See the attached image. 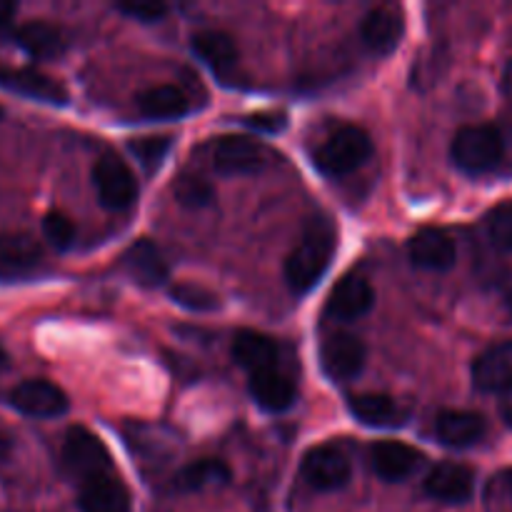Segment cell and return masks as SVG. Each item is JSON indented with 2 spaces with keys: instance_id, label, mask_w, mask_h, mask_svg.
<instances>
[{
  "instance_id": "obj_31",
  "label": "cell",
  "mask_w": 512,
  "mask_h": 512,
  "mask_svg": "<svg viewBox=\"0 0 512 512\" xmlns=\"http://www.w3.org/2000/svg\"><path fill=\"white\" fill-rule=\"evenodd\" d=\"M488 233L495 248L503 250V253H512V200L498 205L488 215Z\"/></svg>"
},
{
  "instance_id": "obj_40",
  "label": "cell",
  "mask_w": 512,
  "mask_h": 512,
  "mask_svg": "<svg viewBox=\"0 0 512 512\" xmlns=\"http://www.w3.org/2000/svg\"><path fill=\"white\" fill-rule=\"evenodd\" d=\"M508 303H510V308H512V295H510V300H508Z\"/></svg>"
},
{
  "instance_id": "obj_2",
  "label": "cell",
  "mask_w": 512,
  "mask_h": 512,
  "mask_svg": "<svg viewBox=\"0 0 512 512\" xmlns=\"http://www.w3.org/2000/svg\"><path fill=\"white\" fill-rule=\"evenodd\" d=\"M373 155V140L363 128L355 125H345V128L335 130L318 150H315L313 160L315 168L328 178H343L358 170L360 165L368 163Z\"/></svg>"
},
{
  "instance_id": "obj_9",
  "label": "cell",
  "mask_w": 512,
  "mask_h": 512,
  "mask_svg": "<svg viewBox=\"0 0 512 512\" xmlns=\"http://www.w3.org/2000/svg\"><path fill=\"white\" fill-rule=\"evenodd\" d=\"M365 355L363 340L350 333H335L320 345V365L335 383L355 378L363 370Z\"/></svg>"
},
{
  "instance_id": "obj_1",
  "label": "cell",
  "mask_w": 512,
  "mask_h": 512,
  "mask_svg": "<svg viewBox=\"0 0 512 512\" xmlns=\"http://www.w3.org/2000/svg\"><path fill=\"white\" fill-rule=\"evenodd\" d=\"M335 245H338V233L333 220L325 215L310 218L295 248L285 258V283L295 295L310 293L320 283L333 260Z\"/></svg>"
},
{
  "instance_id": "obj_28",
  "label": "cell",
  "mask_w": 512,
  "mask_h": 512,
  "mask_svg": "<svg viewBox=\"0 0 512 512\" xmlns=\"http://www.w3.org/2000/svg\"><path fill=\"white\" fill-rule=\"evenodd\" d=\"M130 153L138 158V163L143 165L148 173H155V170L163 165L165 155L170 150V138L165 135H148V138H133L128 143Z\"/></svg>"
},
{
  "instance_id": "obj_11",
  "label": "cell",
  "mask_w": 512,
  "mask_h": 512,
  "mask_svg": "<svg viewBox=\"0 0 512 512\" xmlns=\"http://www.w3.org/2000/svg\"><path fill=\"white\" fill-rule=\"evenodd\" d=\"M0 88L10 90L15 95H23V98L38 100V103H68V90L55 78L38 73L33 68H5V65H0Z\"/></svg>"
},
{
  "instance_id": "obj_10",
  "label": "cell",
  "mask_w": 512,
  "mask_h": 512,
  "mask_svg": "<svg viewBox=\"0 0 512 512\" xmlns=\"http://www.w3.org/2000/svg\"><path fill=\"white\" fill-rule=\"evenodd\" d=\"M370 465L385 483H403L423 465V453L400 440H380L370 445Z\"/></svg>"
},
{
  "instance_id": "obj_39",
  "label": "cell",
  "mask_w": 512,
  "mask_h": 512,
  "mask_svg": "<svg viewBox=\"0 0 512 512\" xmlns=\"http://www.w3.org/2000/svg\"><path fill=\"white\" fill-rule=\"evenodd\" d=\"M3 365H5V353H3V348H0V370H3Z\"/></svg>"
},
{
  "instance_id": "obj_17",
  "label": "cell",
  "mask_w": 512,
  "mask_h": 512,
  "mask_svg": "<svg viewBox=\"0 0 512 512\" xmlns=\"http://www.w3.org/2000/svg\"><path fill=\"white\" fill-rule=\"evenodd\" d=\"M405 20L398 10L393 8H378L373 13L365 15L363 25H360V38L368 45L373 53L388 55L393 53L403 38Z\"/></svg>"
},
{
  "instance_id": "obj_29",
  "label": "cell",
  "mask_w": 512,
  "mask_h": 512,
  "mask_svg": "<svg viewBox=\"0 0 512 512\" xmlns=\"http://www.w3.org/2000/svg\"><path fill=\"white\" fill-rule=\"evenodd\" d=\"M175 198L185 208H205L213 203V188L205 178H198L193 173H183L175 180Z\"/></svg>"
},
{
  "instance_id": "obj_22",
  "label": "cell",
  "mask_w": 512,
  "mask_h": 512,
  "mask_svg": "<svg viewBox=\"0 0 512 512\" xmlns=\"http://www.w3.org/2000/svg\"><path fill=\"white\" fill-rule=\"evenodd\" d=\"M348 408L355 420H360L363 425H370V428H398L408 418L405 410L393 398L378 393L355 395V398H350Z\"/></svg>"
},
{
  "instance_id": "obj_23",
  "label": "cell",
  "mask_w": 512,
  "mask_h": 512,
  "mask_svg": "<svg viewBox=\"0 0 512 512\" xmlns=\"http://www.w3.org/2000/svg\"><path fill=\"white\" fill-rule=\"evenodd\" d=\"M233 358L250 375L273 370L278 363V345L255 330H240L233 340Z\"/></svg>"
},
{
  "instance_id": "obj_12",
  "label": "cell",
  "mask_w": 512,
  "mask_h": 512,
  "mask_svg": "<svg viewBox=\"0 0 512 512\" xmlns=\"http://www.w3.org/2000/svg\"><path fill=\"white\" fill-rule=\"evenodd\" d=\"M475 475L473 470L458 463H440L438 468L430 470L425 480V493L433 500L448 505H463L473 498Z\"/></svg>"
},
{
  "instance_id": "obj_20",
  "label": "cell",
  "mask_w": 512,
  "mask_h": 512,
  "mask_svg": "<svg viewBox=\"0 0 512 512\" xmlns=\"http://www.w3.org/2000/svg\"><path fill=\"white\" fill-rule=\"evenodd\" d=\"M193 50L220 78H228L235 65H238V45L228 33H220V30H200V33H195Z\"/></svg>"
},
{
  "instance_id": "obj_21",
  "label": "cell",
  "mask_w": 512,
  "mask_h": 512,
  "mask_svg": "<svg viewBox=\"0 0 512 512\" xmlns=\"http://www.w3.org/2000/svg\"><path fill=\"white\" fill-rule=\"evenodd\" d=\"M250 395L268 413H283V410L293 408L298 393H295L293 380L280 373L278 368H273L250 375Z\"/></svg>"
},
{
  "instance_id": "obj_25",
  "label": "cell",
  "mask_w": 512,
  "mask_h": 512,
  "mask_svg": "<svg viewBox=\"0 0 512 512\" xmlns=\"http://www.w3.org/2000/svg\"><path fill=\"white\" fill-rule=\"evenodd\" d=\"M15 43L30 55V58L38 60H50L58 58L65 50V40L60 35L58 28H53L50 23H40V20H33V23L20 25L13 33Z\"/></svg>"
},
{
  "instance_id": "obj_27",
  "label": "cell",
  "mask_w": 512,
  "mask_h": 512,
  "mask_svg": "<svg viewBox=\"0 0 512 512\" xmlns=\"http://www.w3.org/2000/svg\"><path fill=\"white\" fill-rule=\"evenodd\" d=\"M230 478V470L228 465L220 463V460H198V463L188 465L178 473L175 478V488L185 490V493H195V490H203L208 485H218L225 483Z\"/></svg>"
},
{
  "instance_id": "obj_32",
  "label": "cell",
  "mask_w": 512,
  "mask_h": 512,
  "mask_svg": "<svg viewBox=\"0 0 512 512\" xmlns=\"http://www.w3.org/2000/svg\"><path fill=\"white\" fill-rule=\"evenodd\" d=\"M43 235L55 250H68L75 240L73 220H70L68 215L53 210V213H48L43 218Z\"/></svg>"
},
{
  "instance_id": "obj_36",
  "label": "cell",
  "mask_w": 512,
  "mask_h": 512,
  "mask_svg": "<svg viewBox=\"0 0 512 512\" xmlns=\"http://www.w3.org/2000/svg\"><path fill=\"white\" fill-rule=\"evenodd\" d=\"M500 415H503L505 425H510L512 428V390L510 393H505L503 403H500Z\"/></svg>"
},
{
  "instance_id": "obj_41",
  "label": "cell",
  "mask_w": 512,
  "mask_h": 512,
  "mask_svg": "<svg viewBox=\"0 0 512 512\" xmlns=\"http://www.w3.org/2000/svg\"><path fill=\"white\" fill-rule=\"evenodd\" d=\"M0 118H3V108H0Z\"/></svg>"
},
{
  "instance_id": "obj_8",
  "label": "cell",
  "mask_w": 512,
  "mask_h": 512,
  "mask_svg": "<svg viewBox=\"0 0 512 512\" xmlns=\"http://www.w3.org/2000/svg\"><path fill=\"white\" fill-rule=\"evenodd\" d=\"M10 405L28 418H58L68 410V398L50 380H25L10 390Z\"/></svg>"
},
{
  "instance_id": "obj_38",
  "label": "cell",
  "mask_w": 512,
  "mask_h": 512,
  "mask_svg": "<svg viewBox=\"0 0 512 512\" xmlns=\"http://www.w3.org/2000/svg\"><path fill=\"white\" fill-rule=\"evenodd\" d=\"M505 483H508V490H510V495H512V470L508 473V480H505Z\"/></svg>"
},
{
  "instance_id": "obj_24",
  "label": "cell",
  "mask_w": 512,
  "mask_h": 512,
  "mask_svg": "<svg viewBox=\"0 0 512 512\" xmlns=\"http://www.w3.org/2000/svg\"><path fill=\"white\" fill-rule=\"evenodd\" d=\"M40 245L30 235L5 233L0 235V275L13 278L25 275L40 263Z\"/></svg>"
},
{
  "instance_id": "obj_15",
  "label": "cell",
  "mask_w": 512,
  "mask_h": 512,
  "mask_svg": "<svg viewBox=\"0 0 512 512\" xmlns=\"http://www.w3.org/2000/svg\"><path fill=\"white\" fill-rule=\"evenodd\" d=\"M80 512H130V493L115 473L78 485Z\"/></svg>"
},
{
  "instance_id": "obj_14",
  "label": "cell",
  "mask_w": 512,
  "mask_h": 512,
  "mask_svg": "<svg viewBox=\"0 0 512 512\" xmlns=\"http://www.w3.org/2000/svg\"><path fill=\"white\" fill-rule=\"evenodd\" d=\"M375 303V290L368 278L350 273L340 280L328 298V315L335 320H355L368 313Z\"/></svg>"
},
{
  "instance_id": "obj_16",
  "label": "cell",
  "mask_w": 512,
  "mask_h": 512,
  "mask_svg": "<svg viewBox=\"0 0 512 512\" xmlns=\"http://www.w3.org/2000/svg\"><path fill=\"white\" fill-rule=\"evenodd\" d=\"M473 383L483 393L512 390V343L493 345L473 365Z\"/></svg>"
},
{
  "instance_id": "obj_3",
  "label": "cell",
  "mask_w": 512,
  "mask_h": 512,
  "mask_svg": "<svg viewBox=\"0 0 512 512\" xmlns=\"http://www.w3.org/2000/svg\"><path fill=\"white\" fill-rule=\"evenodd\" d=\"M60 460H63V470L68 473V478H73L78 485H83L85 480L100 478V475L115 473L113 458L103 440L80 425L65 433Z\"/></svg>"
},
{
  "instance_id": "obj_4",
  "label": "cell",
  "mask_w": 512,
  "mask_h": 512,
  "mask_svg": "<svg viewBox=\"0 0 512 512\" xmlns=\"http://www.w3.org/2000/svg\"><path fill=\"white\" fill-rule=\"evenodd\" d=\"M503 135L490 125H468L453 140V160L465 173L493 170L503 158Z\"/></svg>"
},
{
  "instance_id": "obj_37",
  "label": "cell",
  "mask_w": 512,
  "mask_h": 512,
  "mask_svg": "<svg viewBox=\"0 0 512 512\" xmlns=\"http://www.w3.org/2000/svg\"><path fill=\"white\" fill-rule=\"evenodd\" d=\"M503 93H505V98L512 100V60L508 63V68H505V73H503Z\"/></svg>"
},
{
  "instance_id": "obj_26",
  "label": "cell",
  "mask_w": 512,
  "mask_h": 512,
  "mask_svg": "<svg viewBox=\"0 0 512 512\" xmlns=\"http://www.w3.org/2000/svg\"><path fill=\"white\" fill-rule=\"evenodd\" d=\"M138 108L150 120H175L188 113V100L175 85H155L138 95Z\"/></svg>"
},
{
  "instance_id": "obj_30",
  "label": "cell",
  "mask_w": 512,
  "mask_h": 512,
  "mask_svg": "<svg viewBox=\"0 0 512 512\" xmlns=\"http://www.w3.org/2000/svg\"><path fill=\"white\" fill-rule=\"evenodd\" d=\"M170 298H173L178 305H183V308L200 310V313H205V310H215L220 305V300L215 298L208 288L195 283L173 285V288H170Z\"/></svg>"
},
{
  "instance_id": "obj_13",
  "label": "cell",
  "mask_w": 512,
  "mask_h": 512,
  "mask_svg": "<svg viewBox=\"0 0 512 512\" xmlns=\"http://www.w3.org/2000/svg\"><path fill=\"white\" fill-rule=\"evenodd\" d=\"M410 263L420 270H450L455 265V243L438 228H425L415 233L408 243Z\"/></svg>"
},
{
  "instance_id": "obj_18",
  "label": "cell",
  "mask_w": 512,
  "mask_h": 512,
  "mask_svg": "<svg viewBox=\"0 0 512 512\" xmlns=\"http://www.w3.org/2000/svg\"><path fill=\"white\" fill-rule=\"evenodd\" d=\"M123 268L143 288H158L168 280V263L150 240H138L125 250Z\"/></svg>"
},
{
  "instance_id": "obj_35",
  "label": "cell",
  "mask_w": 512,
  "mask_h": 512,
  "mask_svg": "<svg viewBox=\"0 0 512 512\" xmlns=\"http://www.w3.org/2000/svg\"><path fill=\"white\" fill-rule=\"evenodd\" d=\"M15 10H18V5L10 3V0H0V30H5L10 25V20H13Z\"/></svg>"
},
{
  "instance_id": "obj_7",
  "label": "cell",
  "mask_w": 512,
  "mask_h": 512,
  "mask_svg": "<svg viewBox=\"0 0 512 512\" xmlns=\"http://www.w3.org/2000/svg\"><path fill=\"white\" fill-rule=\"evenodd\" d=\"M268 148L245 135H225L218 140L213 165L223 175H253L268 165Z\"/></svg>"
},
{
  "instance_id": "obj_34",
  "label": "cell",
  "mask_w": 512,
  "mask_h": 512,
  "mask_svg": "<svg viewBox=\"0 0 512 512\" xmlns=\"http://www.w3.org/2000/svg\"><path fill=\"white\" fill-rule=\"evenodd\" d=\"M245 125H250V128L258 130V133L275 135L280 133V130H285L288 118H285L283 113H255V115H248Z\"/></svg>"
},
{
  "instance_id": "obj_6",
  "label": "cell",
  "mask_w": 512,
  "mask_h": 512,
  "mask_svg": "<svg viewBox=\"0 0 512 512\" xmlns=\"http://www.w3.org/2000/svg\"><path fill=\"white\" fill-rule=\"evenodd\" d=\"M300 473H303L305 483L310 488L320 490V493H333V490L345 488L350 483L353 468H350L348 455L340 448H335V445H318V448H313L303 458Z\"/></svg>"
},
{
  "instance_id": "obj_5",
  "label": "cell",
  "mask_w": 512,
  "mask_h": 512,
  "mask_svg": "<svg viewBox=\"0 0 512 512\" xmlns=\"http://www.w3.org/2000/svg\"><path fill=\"white\" fill-rule=\"evenodd\" d=\"M93 183L105 208L125 210L138 200V180L118 155H103L93 168Z\"/></svg>"
},
{
  "instance_id": "obj_19",
  "label": "cell",
  "mask_w": 512,
  "mask_h": 512,
  "mask_svg": "<svg viewBox=\"0 0 512 512\" xmlns=\"http://www.w3.org/2000/svg\"><path fill=\"white\" fill-rule=\"evenodd\" d=\"M435 433L440 443L450 448H470L483 440L485 420L483 415L470 413V410H443L435 418Z\"/></svg>"
},
{
  "instance_id": "obj_33",
  "label": "cell",
  "mask_w": 512,
  "mask_h": 512,
  "mask_svg": "<svg viewBox=\"0 0 512 512\" xmlns=\"http://www.w3.org/2000/svg\"><path fill=\"white\" fill-rule=\"evenodd\" d=\"M120 13L130 15V18H138L143 23H155V20L165 18L168 13V5L163 3H148V0H133V3H120Z\"/></svg>"
}]
</instances>
